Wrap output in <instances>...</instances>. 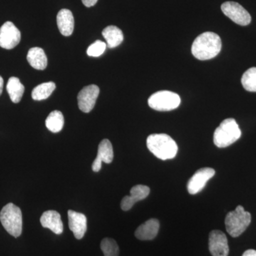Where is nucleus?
<instances>
[{"label":"nucleus","mask_w":256,"mask_h":256,"mask_svg":"<svg viewBox=\"0 0 256 256\" xmlns=\"http://www.w3.org/2000/svg\"><path fill=\"white\" fill-rule=\"evenodd\" d=\"M100 248L105 256H119L118 245L114 239H102L100 242Z\"/></svg>","instance_id":"nucleus-24"},{"label":"nucleus","mask_w":256,"mask_h":256,"mask_svg":"<svg viewBox=\"0 0 256 256\" xmlns=\"http://www.w3.org/2000/svg\"><path fill=\"white\" fill-rule=\"evenodd\" d=\"M57 24L62 35L70 36L74 30V18L70 10L63 9L57 14Z\"/></svg>","instance_id":"nucleus-17"},{"label":"nucleus","mask_w":256,"mask_h":256,"mask_svg":"<svg viewBox=\"0 0 256 256\" xmlns=\"http://www.w3.org/2000/svg\"><path fill=\"white\" fill-rule=\"evenodd\" d=\"M150 192V190L148 186L138 184L133 186L130 190V196H126L122 198L120 204L121 208L126 212L130 210L134 204L146 198Z\"/></svg>","instance_id":"nucleus-14"},{"label":"nucleus","mask_w":256,"mask_h":256,"mask_svg":"<svg viewBox=\"0 0 256 256\" xmlns=\"http://www.w3.org/2000/svg\"><path fill=\"white\" fill-rule=\"evenodd\" d=\"M222 10L226 16L240 26H247L252 22L248 12L235 2H226L222 5Z\"/></svg>","instance_id":"nucleus-7"},{"label":"nucleus","mask_w":256,"mask_h":256,"mask_svg":"<svg viewBox=\"0 0 256 256\" xmlns=\"http://www.w3.org/2000/svg\"><path fill=\"white\" fill-rule=\"evenodd\" d=\"M222 46V40L218 34L214 32H204L193 42L192 53L197 60H210L220 53Z\"/></svg>","instance_id":"nucleus-1"},{"label":"nucleus","mask_w":256,"mask_h":256,"mask_svg":"<svg viewBox=\"0 0 256 256\" xmlns=\"http://www.w3.org/2000/svg\"><path fill=\"white\" fill-rule=\"evenodd\" d=\"M82 2L87 8H90L98 2V0H82Z\"/></svg>","instance_id":"nucleus-26"},{"label":"nucleus","mask_w":256,"mask_h":256,"mask_svg":"<svg viewBox=\"0 0 256 256\" xmlns=\"http://www.w3.org/2000/svg\"><path fill=\"white\" fill-rule=\"evenodd\" d=\"M3 86H4V80H3L2 77L0 76V96L2 94Z\"/></svg>","instance_id":"nucleus-28"},{"label":"nucleus","mask_w":256,"mask_h":256,"mask_svg":"<svg viewBox=\"0 0 256 256\" xmlns=\"http://www.w3.org/2000/svg\"><path fill=\"white\" fill-rule=\"evenodd\" d=\"M208 248L213 256H228V239L225 234L218 230H212L208 238Z\"/></svg>","instance_id":"nucleus-10"},{"label":"nucleus","mask_w":256,"mask_h":256,"mask_svg":"<svg viewBox=\"0 0 256 256\" xmlns=\"http://www.w3.org/2000/svg\"><path fill=\"white\" fill-rule=\"evenodd\" d=\"M114 154L112 144L108 139L104 140L99 144L98 154L92 164V171L95 172L100 171L102 163L110 164L114 160Z\"/></svg>","instance_id":"nucleus-12"},{"label":"nucleus","mask_w":256,"mask_h":256,"mask_svg":"<svg viewBox=\"0 0 256 256\" xmlns=\"http://www.w3.org/2000/svg\"><path fill=\"white\" fill-rule=\"evenodd\" d=\"M6 90L9 94L10 99L14 104H18L22 98L24 86L20 79L16 77H11L6 85Z\"/></svg>","instance_id":"nucleus-20"},{"label":"nucleus","mask_w":256,"mask_h":256,"mask_svg":"<svg viewBox=\"0 0 256 256\" xmlns=\"http://www.w3.org/2000/svg\"><path fill=\"white\" fill-rule=\"evenodd\" d=\"M181 104L178 94L168 90H161L152 94L148 100L151 108L158 111H170L178 108Z\"/></svg>","instance_id":"nucleus-6"},{"label":"nucleus","mask_w":256,"mask_h":256,"mask_svg":"<svg viewBox=\"0 0 256 256\" xmlns=\"http://www.w3.org/2000/svg\"><path fill=\"white\" fill-rule=\"evenodd\" d=\"M242 136V131L234 118L224 120L214 134V142L220 148H227L234 144Z\"/></svg>","instance_id":"nucleus-3"},{"label":"nucleus","mask_w":256,"mask_h":256,"mask_svg":"<svg viewBox=\"0 0 256 256\" xmlns=\"http://www.w3.org/2000/svg\"><path fill=\"white\" fill-rule=\"evenodd\" d=\"M107 44L105 42L98 40L88 48L87 54L89 56L98 57L105 52Z\"/></svg>","instance_id":"nucleus-25"},{"label":"nucleus","mask_w":256,"mask_h":256,"mask_svg":"<svg viewBox=\"0 0 256 256\" xmlns=\"http://www.w3.org/2000/svg\"><path fill=\"white\" fill-rule=\"evenodd\" d=\"M215 174V170L210 168H202L197 170L188 180V190L190 194H196L204 188L207 182Z\"/></svg>","instance_id":"nucleus-9"},{"label":"nucleus","mask_w":256,"mask_h":256,"mask_svg":"<svg viewBox=\"0 0 256 256\" xmlns=\"http://www.w3.org/2000/svg\"><path fill=\"white\" fill-rule=\"evenodd\" d=\"M242 256H256V250L250 249L244 252Z\"/></svg>","instance_id":"nucleus-27"},{"label":"nucleus","mask_w":256,"mask_h":256,"mask_svg":"<svg viewBox=\"0 0 256 256\" xmlns=\"http://www.w3.org/2000/svg\"><path fill=\"white\" fill-rule=\"evenodd\" d=\"M68 226L76 239H82L87 230L86 216L82 213L69 210L68 212Z\"/></svg>","instance_id":"nucleus-13"},{"label":"nucleus","mask_w":256,"mask_h":256,"mask_svg":"<svg viewBox=\"0 0 256 256\" xmlns=\"http://www.w3.org/2000/svg\"><path fill=\"white\" fill-rule=\"evenodd\" d=\"M56 88V84L54 82H44L37 86L32 92V98L34 100H43L48 98Z\"/></svg>","instance_id":"nucleus-21"},{"label":"nucleus","mask_w":256,"mask_h":256,"mask_svg":"<svg viewBox=\"0 0 256 256\" xmlns=\"http://www.w3.org/2000/svg\"><path fill=\"white\" fill-rule=\"evenodd\" d=\"M242 87L249 92H256V67L248 69L242 78Z\"/></svg>","instance_id":"nucleus-23"},{"label":"nucleus","mask_w":256,"mask_h":256,"mask_svg":"<svg viewBox=\"0 0 256 256\" xmlns=\"http://www.w3.org/2000/svg\"><path fill=\"white\" fill-rule=\"evenodd\" d=\"M0 220L5 230L18 238L22 232V214L14 204H8L0 212Z\"/></svg>","instance_id":"nucleus-4"},{"label":"nucleus","mask_w":256,"mask_h":256,"mask_svg":"<svg viewBox=\"0 0 256 256\" xmlns=\"http://www.w3.org/2000/svg\"><path fill=\"white\" fill-rule=\"evenodd\" d=\"M40 222L44 228H48L54 233L60 235L63 233L64 225L58 212L54 210H46L42 214Z\"/></svg>","instance_id":"nucleus-15"},{"label":"nucleus","mask_w":256,"mask_h":256,"mask_svg":"<svg viewBox=\"0 0 256 256\" xmlns=\"http://www.w3.org/2000/svg\"><path fill=\"white\" fill-rule=\"evenodd\" d=\"M160 230V222L156 218H150L140 226L134 232L136 238L141 240H153Z\"/></svg>","instance_id":"nucleus-16"},{"label":"nucleus","mask_w":256,"mask_h":256,"mask_svg":"<svg viewBox=\"0 0 256 256\" xmlns=\"http://www.w3.org/2000/svg\"><path fill=\"white\" fill-rule=\"evenodd\" d=\"M28 60L32 67L37 70H44L47 66V57L40 47L30 48L28 54Z\"/></svg>","instance_id":"nucleus-18"},{"label":"nucleus","mask_w":256,"mask_h":256,"mask_svg":"<svg viewBox=\"0 0 256 256\" xmlns=\"http://www.w3.org/2000/svg\"><path fill=\"white\" fill-rule=\"evenodd\" d=\"M100 89L96 85H89L84 87L78 95L79 109L84 112H90L96 105Z\"/></svg>","instance_id":"nucleus-11"},{"label":"nucleus","mask_w":256,"mask_h":256,"mask_svg":"<svg viewBox=\"0 0 256 256\" xmlns=\"http://www.w3.org/2000/svg\"><path fill=\"white\" fill-rule=\"evenodd\" d=\"M64 118L62 112L54 110L48 114L46 120V126L52 132H58L63 129Z\"/></svg>","instance_id":"nucleus-22"},{"label":"nucleus","mask_w":256,"mask_h":256,"mask_svg":"<svg viewBox=\"0 0 256 256\" xmlns=\"http://www.w3.org/2000/svg\"><path fill=\"white\" fill-rule=\"evenodd\" d=\"M21 41V32L11 22H6L0 28V46L12 50Z\"/></svg>","instance_id":"nucleus-8"},{"label":"nucleus","mask_w":256,"mask_h":256,"mask_svg":"<svg viewBox=\"0 0 256 256\" xmlns=\"http://www.w3.org/2000/svg\"><path fill=\"white\" fill-rule=\"evenodd\" d=\"M146 146L154 156L162 160L173 159L178 151L176 142L166 134H152L148 136Z\"/></svg>","instance_id":"nucleus-2"},{"label":"nucleus","mask_w":256,"mask_h":256,"mask_svg":"<svg viewBox=\"0 0 256 256\" xmlns=\"http://www.w3.org/2000/svg\"><path fill=\"white\" fill-rule=\"evenodd\" d=\"M250 222L252 214L246 212L244 207L239 205L235 210L229 212L226 216V228L230 236L236 238L246 230Z\"/></svg>","instance_id":"nucleus-5"},{"label":"nucleus","mask_w":256,"mask_h":256,"mask_svg":"<svg viewBox=\"0 0 256 256\" xmlns=\"http://www.w3.org/2000/svg\"><path fill=\"white\" fill-rule=\"evenodd\" d=\"M102 34L106 40L107 46L110 48L118 46L124 42V36L122 32L116 26H107L104 28Z\"/></svg>","instance_id":"nucleus-19"}]
</instances>
